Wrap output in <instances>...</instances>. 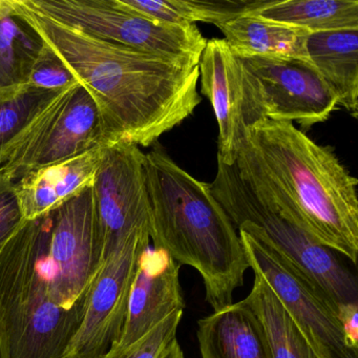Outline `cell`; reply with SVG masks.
<instances>
[{"mask_svg":"<svg viewBox=\"0 0 358 358\" xmlns=\"http://www.w3.org/2000/svg\"><path fill=\"white\" fill-rule=\"evenodd\" d=\"M180 267L181 265L161 249L150 247L142 255L131 287L122 334L112 349L131 345L173 312L184 311Z\"/></svg>","mask_w":358,"mask_h":358,"instance_id":"obj_14","label":"cell"},{"mask_svg":"<svg viewBox=\"0 0 358 358\" xmlns=\"http://www.w3.org/2000/svg\"><path fill=\"white\" fill-rule=\"evenodd\" d=\"M129 11L154 22L169 24H189L182 16L176 0H120Z\"/></svg>","mask_w":358,"mask_h":358,"instance_id":"obj_27","label":"cell"},{"mask_svg":"<svg viewBox=\"0 0 358 358\" xmlns=\"http://www.w3.org/2000/svg\"><path fill=\"white\" fill-rule=\"evenodd\" d=\"M236 230L263 241L317 285L334 303H358L355 275L307 232L282 215L269 201L253 192L238 175L236 164L217 158V171L209 184Z\"/></svg>","mask_w":358,"mask_h":358,"instance_id":"obj_5","label":"cell"},{"mask_svg":"<svg viewBox=\"0 0 358 358\" xmlns=\"http://www.w3.org/2000/svg\"><path fill=\"white\" fill-rule=\"evenodd\" d=\"M28 7L98 38L146 53L200 60L207 41L196 24L154 22L120 0H24Z\"/></svg>","mask_w":358,"mask_h":358,"instance_id":"obj_7","label":"cell"},{"mask_svg":"<svg viewBox=\"0 0 358 358\" xmlns=\"http://www.w3.org/2000/svg\"><path fill=\"white\" fill-rule=\"evenodd\" d=\"M24 22L89 93L104 146L148 148L189 118L202 101L200 60L146 53L110 43L9 0Z\"/></svg>","mask_w":358,"mask_h":358,"instance_id":"obj_1","label":"cell"},{"mask_svg":"<svg viewBox=\"0 0 358 358\" xmlns=\"http://www.w3.org/2000/svg\"><path fill=\"white\" fill-rule=\"evenodd\" d=\"M93 186L52 211L47 270L50 295L70 309L89 296L103 264Z\"/></svg>","mask_w":358,"mask_h":358,"instance_id":"obj_9","label":"cell"},{"mask_svg":"<svg viewBox=\"0 0 358 358\" xmlns=\"http://www.w3.org/2000/svg\"><path fill=\"white\" fill-rule=\"evenodd\" d=\"M0 358H10L8 353L7 345H6L5 338L0 332Z\"/></svg>","mask_w":358,"mask_h":358,"instance_id":"obj_30","label":"cell"},{"mask_svg":"<svg viewBox=\"0 0 358 358\" xmlns=\"http://www.w3.org/2000/svg\"><path fill=\"white\" fill-rule=\"evenodd\" d=\"M150 241L202 276L215 311L231 305L249 268L236 228L209 184L180 167L158 142L144 156Z\"/></svg>","mask_w":358,"mask_h":358,"instance_id":"obj_3","label":"cell"},{"mask_svg":"<svg viewBox=\"0 0 358 358\" xmlns=\"http://www.w3.org/2000/svg\"><path fill=\"white\" fill-rule=\"evenodd\" d=\"M199 70L201 93L210 101L219 125L217 158L236 164L250 131L267 120L257 87L224 39L207 41Z\"/></svg>","mask_w":358,"mask_h":358,"instance_id":"obj_11","label":"cell"},{"mask_svg":"<svg viewBox=\"0 0 358 358\" xmlns=\"http://www.w3.org/2000/svg\"><path fill=\"white\" fill-rule=\"evenodd\" d=\"M307 60L315 68L338 106L358 116V29L310 33Z\"/></svg>","mask_w":358,"mask_h":358,"instance_id":"obj_17","label":"cell"},{"mask_svg":"<svg viewBox=\"0 0 358 358\" xmlns=\"http://www.w3.org/2000/svg\"><path fill=\"white\" fill-rule=\"evenodd\" d=\"M245 303L257 315L273 358H318L269 285L255 273Z\"/></svg>","mask_w":358,"mask_h":358,"instance_id":"obj_20","label":"cell"},{"mask_svg":"<svg viewBox=\"0 0 358 358\" xmlns=\"http://www.w3.org/2000/svg\"><path fill=\"white\" fill-rule=\"evenodd\" d=\"M52 213L26 221L0 251V332L10 358H64L87 309L50 295L47 270Z\"/></svg>","mask_w":358,"mask_h":358,"instance_id":"obj_4","label":"cell"},{"mask_svg":"<svg viewBox=\"0 0 358 358\" xmlns=\"http://www.w3.org/2000/svg\"><path fill=\"white\" fill-rule=\"evenodd\" d=\"M103 148L96 146L16 181V196L24 219L35 221L45 217L71 196L93 186Z\"/></svg>","mask_w":358,"mask_h":358,"instance_id":"obj_15","label":"cell"},{"mask_svg":"<svg viewBox=\"0 0 358 358\" xmlns=\"http://www.w3.org/2000/svg\"><path fill=\"white\" fill-rule=\"evenodd\" d=\"M269 0H176L186 22H207L215 26L261 9Z\"/></svg>","mask_w":358,"mask_h":358,"instance_id":"obj_23","label":"cell"},{"mask_svg":"<svg viewBox=\"0 0 358 358\" xmlns=\"http://www.w3.org/2000/svg\"><path fill=\"white\" fill-rule=\"evenodd\" d=\"M250 15L309 33L358 29V1L269 0Z\"/></svg>","mask_w":358,"mask_h":358,"instance_id":"obj_19","label":"cell"},{"mask_svg":"<svg viewBox=\"0 0 358 358\" xmlns=\"http://www.w3.org/2000/svg\"><path fill=\"white\" fill-rule=\"evenodd\" d=\"M236 167L253 192L355 265L358 181L331 146L316 143L292 122L267 119L249 134Z\"/></svg>","mask_w":358,"mask_h":358,"instance_id":"obj_2","label":"cell"},{"mask_svg":"<svg viewBox=\"0 0 358 358\" xmlns=\"http://www.w3.org/2000/svg\"><path fill=\"white\" fill-rule=\"evenodd\" d=\"M57 91L38 89L28 83L0 90V150L22 129L35 110Z\"/></svg>","mask_w":358,"mask_h":358,"instance_id":"obj_22","label":"cell"},{"mask_svg":"<svg viewBox=\"0 0 358 358\" xmlns=\"http://www.w3.org/2000/svg\"><path fill=\"white\" fill-rule=\"evenodd\" d=\"M99 145L103 142L97 108L75 80L43 101L0 150V173L16 182Z\"/></svg>","mask_w":358,"mask_h":358,"instance_id":"obj_6","label":"cell"},{"mask_svg":"<svg viewBox=\"0 0 358 358\" xmlns=\"http://www.w3.org/2000/svg\"><path fill=\"white\" fill-rule=\"evenodd\" d=\"M162 358H185L184 357L183 350L180 347L179 343L177 339L171 343V347L169 348Z\"/></svg>","mask_w":358,"mask_h":358,"instance_id":"obj_29","label":"cell"},{"mask_svg":"<svg viewBox=\"0 0 358 358\" xmlns=\"http://www.w3.org/2000/svg\"><path fill=\"white\" fill-rule=\"evenodd\" d=\"M75 81L57 56L43 45L28 77V85L38 89L57 91Z\"/></svg>","mask_w":358,"mask_h":358,"instance_id":"obj_25","label":"cell"},{"mask_svg":"<svg viewBox=\"0 0 358 358\" xmlns=\"http://www.w3.org/2000/svg\"><path fill=\"white\" fill-rule=\"evenodd\" d=\"M144 156L131 144L103 148L93 183L103 261L129 238L150 234Z\"/></svg>","mask_w":358,"mask_h":358,"instance_id":"obj_10","label":"cell"},{"mask_svg":"<svg viewBox=\"0 0 358 358\" xmlns=\"http://www.w3.org/2000/svg\"><path fill=\"white\" fill-rule=\"evenodd\" d=\"M217 28L230 51L240 58L286 56L307 60L306 39L309 32L268 22L255 15H244Z\"/></svg>","mask_w":358,"mask_h":358,"instance_id":"obj_18","label":"cell"},{"mask_svg":"<svg viewBox=\"0 0 358 358\" xmlns=\"http://www.w3.org/2000/svg\"><path fill=\"white\" fill-rule=\"evenodd\" d=\"M150 242L148 234L129 238L104 259L64 358H102L118 343L140 259Z\"/></svg>","mask_w":358,"mask_h":358,"instance_id":"obj_12","label":"cell"},{"mask_svg":"<svg viewBox=\"0 0 358 358\" xmlns=\"http://www.w3.org/2000/svg\"><path fill=\"white\" fill-rule=\"evenodd\" d=\"M41 49V39L10 7L0 17V90L26 85Z\"/></svg>","mask_w":358,"mask_h":358,"instance_id":"obj_21","label":"cell"},{"mask_svg":"<svg viewBox=\"0 0 358 358\" xmlns=\"http://www.w3.org/2000/svg\"><path fill=\"white\" fill-rule=\"evenodd\" d=\"M24 222L16 196L15 182L0 173V251Z\"/></svg>","mask_w":358,"mask_h":358,"instance_id":"obj_26","label":"cell"},{"mask_svg":"<svg viewBox=\"0 0 358 358\" xmlns=\"http://www.w3.org/2000/svg\"><path fill=\"white\" fill-rule=\"evenodd\" d=\"M240 60L255 83L268 120L296 122L308 129L328 120L338 106L336 96L308 60L286 56Z\"/></svg>","mask_w":358,"mask_h":358,"instance_id":"obj_13","label":"cell"},{"mask_svg":"<svg viewBox=\"0 0 358 358\" xmlns=\"http://www.w3.org/2000/svg\"><path fill=\"white\" fill-rule=\"evenodd\" d=\"M249 268L269 285L318 358H358L345 345L337 305L269 245L238 230Z\"/></svg>","mask_w":358,"mask_h":358,"instance_id":"obj_8","label":"cell"},{"mask_svg":"<svg viewBox=\"0 0 358 358\" xmlns=\"http://www.w3.org/2000/svg\"><path fill=\"white\" fill-rule=\"evenodd\" d=\"M202 358H273L257 315L244 301L198 322Z\"/></svg>","mask_w":358,"mask_h":358,"instance_id":"obj_16","label":"cell"},{"mask_svg":"<svg viewBox=\"0 0 358 358\" xmlns=\"http://www.w3.org/2000/svg\"><path fill=\"white\" fill-rule=\"evenodd\" d=\"M183 311L173 312L158 326L127 347L110 349L102 358H162L176 341Z\"/></svg>","mask_w":358,"mask_h":358,"instance_id":"obj_24","label":"cell"},{"mask_svg":"<svg viewBox=\"0 0 358 358\" xmlns=\"http://www.w3.org/2000/svg\"><path fill=\"white\" fill-rule=\"evenodd\" d=\"M337 320L341 324L345 345L358 354V303H338Z\"/></svg>","mask_w":358,"mask_h":358,"instance_id":"obj_28","label":"cell"}]
</instances>
